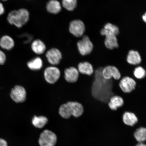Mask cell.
Masks as SVG:
<instances>
[{
  "instance_id": "1",
  "label": "cell",
  "mask_w": 146,
  "mask_h": 146,
  "mask_svg": "<svg viewBox=\"0 0 146 146\" xmlns=\"http://www.w3.org/2000/svg\"><path fill=\"white\" fill-rule=\"evenodd\" d=\"M103 67H98L94 70L91 92L94 98L105 104H108L111 97L114 96H121L123 100L126 98L127 94L124 93L119 86L120 80H116L112 78L105 79L102 74Z\"/></svg>"
},
{
  "instance_id": "2",
  "label": "cell",
  "mask_w": 146,
  "mask_h": 146,
  "mask_svg": "<svg viewBox=\"0 0 146 146\" xmlns=\"http://www.w3.org/2000/svg\"><path fill=\"white\" fill-rule=\"evenodd\" d=\"M29 18L30 13L28 11L25 9H21L9 13L7 20L10 24L20 28L28 22Z\"/></svg>"
},
{
  "instance_id": "3",
  "label": "cell",
  "mask_w": 146,
  "mask_h": 146,
  "mask_svg": "<svg viewBox=\"0 0 146 146\" xmlns=\"http://www.w3.org/2000/svg\"><path fill=\"white\" fill-rule=\"evenodd\" d=\"M76 46L78 52L82 56L90 54L94 48V44L87 35L84 36L81 39L79 40L76 43Z\"/></svg>"
},
{
  "instance_id": "4",
  "label": "cell",
  "mask_w": 146,
  "mask_h": 146,
  "mask_svg": "<svg viewBox=\"0 0 146 146\" xmlns=\"http://www.w3.org/2000/svg\"><path fill=\"white\" fill-rule=\"evenodd\" d=\"M57 140V137L54 132L45 129L40 135L38 142L40 146H54Z\"/></svg>"
},
{
  "instance_id": "5",
  "label": "cell",
  "mask_w": 146,
  "mask_h": 146,
  "mask_svg": "<svg viewBox=\"0 0 146 146\" xmlns=\"http://www.w3.org/2000/svg\"><path fill=\"white\" fill-rule=\"evenodd\" d=\"M85 30L84 24L81 20H74L71 21L69 25V32L76 37L80 38L83 36Z\"/></svg>"
},
{
  "instance_id": "6",
  "label": "cell",
  "mask_w": 146,
  "mask_h": 146,
  "mask_svg": "<svg viewBox=\"0 0 146 146\" xmlns=\"http://www.w3.org/2000/svg\"><path fill=\"white\" fill-rule=\"evenodd\" d=\"M10 96L12 100L16 103H23L26 100V90L23 86L17 85L11 91Z\"/></svg>"
},
{
  "instance_id": "7",
  "label": "cell",
  "mask_w": 146,
  "mask_h": 146,
  "mask_svg": "<svg viewBox=\"0 0 146 146\" xmlns=\"http://www.w3.org/2000/svg\"><path fill=\"white\" fill-rule=\"evenodd\" d=\"M61 72L57 67L50 66L47 67L44 72L45 79L50 84H54L59 79Z\"/></svg>"
},
{
  "instance_id": "8",
  "label": "cell",
  "mask_w": 146,
  "mask_h": 146,
  "mask_svg": "<svg viewBox=\"0 0 146 146\" xmlns=\"http://www.w3.org/2000/svg\"><path fill=\"white\" fill-rule=\"evenodd\" d=\"M102 74L104 78L107 80L112 78L116 80L121 79V75L118 69L116 67L109 65L104 68L102 70Z\"/></svg>"
},
{
  "instance_id": "9",
  "label": "cell",
  "mask_w": 146,
  "mask_h": 146,
  "mask_svg": "<svg viewBox=\"0 0 146 146\" xmlns=\"http://www.w3.org/2000/svg\"><path fill=\"white\" fill-rule=\"evenodd\" d=\"M136 85V82L134 79L127 76L122 78L119 83L120 89L125 94L132 92L135 88Z\"/></svg>"
},
{
  "instance_id": "10",
  "label": "cell",
  "mask_w": 146,
  "mask_h": 146,
  "mask_svg": "<svg viewBox=\"0 0 146 146\" xmlns=\"http://www.w3.org/2000/svg\"><path fill=\"white\" fill-rule=\"evenodd\" d=\"M46 56L49 62L54 65L59 64L62 57L61 52L56 48L51 49L47 51Z\"/></svg>"
},
{
  "instance_id": "11",
  "label": "cell",
  "mask_w": 146,
  "mask_h": 146,
  "mask_svg": "<svg viewBox=\"0 0 146 146\" xmlns=\"http://www.w3.org/2000/svg\"><path fill=\"white\" fill-rule=\"evenodd\" d=\"M72 116L78 117L82 115L84 112V107L81 104L77 102L70 101L67 103Z\"/></svg>"
},
{
  "instance_id": "12",
  "label": "cell",
  "mask_w": 146,
  "mask_h": 146,
  "mask_svg": "<svg viewBox=\"0 0 146 146\" xmlns=\"http://www.w3.org/2000/svg\"><path fill=\"white\" fill-rule=\"evenodd\" d=\"M65 78L69 83H74L78 81L79 72L78 69L74 67H70L64 70Z\"/></svg>"
},
{
  "instance_id": "13",
  "label": "cell",
  "mask_w": 146,
  "mask_h": 146,
  "mask_svg": "<svg viewBox=\"0 0 146 146\" xmlns=\"http://www.w3.org/2000/svg\"><path fill=\"white\" fill-rule=\"evenodd\" d=\"M127 61L129 64L140 66L142 62L141 56L137 51L131 50L127 55Z\"/></svg>"
},
{
  "instance_id": "14",
  "label": "cell",
  "mask_w": 146,
  "mask_h": 146,
  "mask_svg": "<svg viewBox=\"0 0 146 146\" xmlns=\"http://www.w3.org/2000/svg\"><path fill=\"white\" fill-rule=\"evenodd\" d=\"M105 39L104 43L105 46L109 50H113L119 47L118 39L117 36L111 35H107L104 36Z\"/></svg>"
},
{
  "instance_id": "15",
  "label": "cell",
  "mask_w": 146,
  "mask_h": 146,
  "mask_svg": "<svg viewBox=\"0 0 146 146\" xmlns=\"http://www.w3.org/2000/svg\"><path fill=\"white\" fill-rule=\"evenodd\" d=\"M124 104V101L121 96H114L111 97L108 105L111 110L116 111L118 108L123 106Z\"/></svg>"
},
{
  "instance_id": "16",
  "label": "cell",
  "mask_w": 146,
  "mask_h": 146,
  "mask_svg": "<svg viewBox=\"0 0 146 146\" xmlns=\"http://www.w3.org/2000/svg\"><path fill=\"white\" fill-rule=\"evenodd\" d=\"M119 33V30L118 27L109 23H107L104 27V28L100 31V34L104 36L107 35H111L117 36Z\"/></svg>"
},
{
  "instance_id": "17",
  "label": "cell",
  "mask_w": 146,
  "mask_h": 146,
  "mask_svg": "<svg viewBox=\"0 0 146 146\" xmlns=\"http://www.w3.org/2000/svg\"><path fill=\"white\" fill-rule=\"evenodd\" d=\"M78 70L80 74L90 76L94 72V69L90 63L88 62H84L78 64Z\"/></svg>"
},
{
  "instance_id": "18",
  "label": "cell",
  "mask_w": 146,
  "mask_h": 146,
  "mask_svg": "<svg viewBox=\"0 0 146 146\" xmlns=\"http://www.w3.org/2000/svg\"><path fill=\"white\" fill-rule=\"evenodd\" d=\"M46 8L50 13L56 14L61 11L62 7L61 3L57 0H50L47 3Z\"/></svg>"
},
{
  "instance_id": "19",
  "label": "cell",
  "mask_w": 146,
  "mask_h": 146,
  "mask_svg": "<svg viewBox=\"0 0 146 146\" xmlns=\"http://www.w3.org/2000/svg\"><path fill=\"white\" fill-rule=\"evenodd\" d=\"M14 45L13 39L10 36H3L0 39V46L5 50H11L13 48Z\"/></svg>"
},
{
  "instance_id": "20",
  "label": "cell",
  "mask_w": 146,
  "mask_h": 146,
  "mask_svg": "<svg viewBox=\"0 0 146 146\" xmlns=\"http://www.w3.org/2000/svg\"><path fill=\"white\" fill-rule=\"evenodd\" d=\"M31 48L33 51L37 54H43L46 49L44 43L39 39L35 40L33 42Z\"/></svg>"
},
{
  "instance_id": "21",
  "label": "cell",
  "mask_w": 146,
  "mask_h": 146,
  "mask_svg": "<svg viewBox=\"0 0 146 146\" xmlns=\"http://www.w3.org/2000/svg\"><path fill=\"white\" fill-rule=\"evenodd\" d=\"M123 121L125 125L133 126L137 123L138 119L134 113L126 112L123 115Z\"/></svg>"
},
{
  "instance_id": "22",
  "label": "cell",
  "mask_w": 146,
  "mask_h": 146,
  "mask_svg": "<svg viewBox=\"0 0 146 146\" xmlns=\"http://www.w3.org/2000/svg\"><path fill=\"white\" fill-rule=\"evenodd\" d=\"M43 65V61L41 58L38 57L34 58L27 63V66L33 70H40L42 67Z\"/></svg>"
},
{
  "instance_id": "23",
  "label": "cell",
  "mask_w": 146,
  "mask_h": 146,
  "mask_svg": "<svg viewBox=\"0 0 146 146\" xmlns=\"http://www.w3.org/2000/svg\"><path fill=\"white\" fill-rule=\"evenodd\" d=\"M48 122L47 118L44 116H34L32 120L33 125L35 127L39 129L45 126Z\"/></svg>"
},
{
  "instance_id": "24",
  "label": "cell",
  "mask_w": 146,
  "mask_h": 146,
  "mask_svg": "<svg viewBox=\"0 0 146 146\" xmlns=\"http://www.w3.org/2000/svg\"><path fill=\"white\" fill-rule=\"evenodd\" d=\"M135 138L139 143H143L146 139V129L145 128L140 127L137 129L134 134Z\"/></svg>"
},
{
  "instance_id": "25",
  "label": "cell",
  "mask_w": 146,
  "mask_h": 146,
  "mask_svg": "<svg viewBox=\"0 0 146 146\" xmlns=\"http://www.w3.org/2000/svg\"><path fill=\"white\" fill-rule=\"evenodd\" d=\"M133 74L136 79H142L146 76V70L143 67L139 66L135 68Z\"/></svg>"
},
{
  "instance_id": "26",
  "label": "cell",
  "mask_w": 146,
  "mask_h": 146,
  "mask_svg": "<svg viewBox=\"0 0 146 146\" xmlns=\"http://www.w3.org/2000/svg\"><path fill=\"white\" fill-rule=\"evenodd\" d=\"M76 0H62V5L64 8L69 11H72L77 5Z\"/></svg>"
},
{
  "instance_id": "27",
  "label": "cell",
  "mask_w": 146,
  "mask_h": 146,
  "mask_svg": "<svg viewBox=\"0 0 146 146\" xmlns=\"http://www.w3.org/2000/svg\"><path fill=\"white\" fill-rule=\"evenodd\" d=\"M59 114L62 117L65 119H68L72 116L67 103L63 104L60 107Z\"/></svg>"
},
{
  "instance_id": "28",
  "label": "cell",
  "mask_w": 146,
  "mask_h": 146,
  "mask_svg": "<svg viewBox=\"0 0 146 146\" xmlns=\"http://www.w3.org/2000/svg\"><path fill=\"white\" fill-rule=\"evenodd\" d=\"M6 61V56L4 52L0 50V65L4 64Z\"/></svg>"
},
{
  "instance_id": "29",
  "label": "cell",
  "mask_w": 146,
  "mask_h": 146,
  "mask_svg": "<svg viewBox=\"0 0 146 146\" xmlns=\"http://www.w3.org/2000/svg\"><path fill=\"white\" fill-rule=\"evenodd\" d=\"M5 12V9L2 3H0V16L2 15Z\"/></svg>"
},
{
  "instance_id": "30",
  "label": "cell",
  "mask_w": 146,
  "mask_h": 146,
  "mask_svg": "<svg viewBox=\"0 0 146 146\" xmlns=\"http://www.w3.org/2000/svg\"><path fill=\"white\" fill-rule=\"evenodd\" d=\"M0 146H8V144L5 140L0 138Z\"/></svg>"
},
{
  "instance_id": "31",
  "label": "cell",
  "mask_w": 146,
  "mask_h": 146,
  "mask_svg": "<svg viewBox=\"0 0 146 146\" xmlns=\"http://www.w3.org/2000/svg\"><path fill=\"white\" fill-rule=\"evenodd\" d=\"M136 146H146L145 144L143 143H139Z\"/></svg>"
},
{
  "instance_id": "32",
  "label": "cell",
  "mask_w": 146,
  "mask_h": 146,
  "mask_svg": "<svg viewBox=\"0 0 146 146\" xmlns=\"http://www.w3.org/2000/svg\"><path fill=\"white\" fill-rule=\"evenodd\" d=\"M142 19H143V21L145 22H146V13L142 17Z\"/></svg>"
},
{
  "instance_id": "33",
  "label": "cell",
  "mask_w": 146,
  "mask_h": 146,
  "mask_svg": "<svg viewBox=\"0 0 146 146\" xmlns=\"http://www.w3.org/2000/svg\"><path fill=\"white\" fill-rule=\"evenodd\" d=\"M1 1H8V0H1Z\"/></svg>"
}]
</instances>
